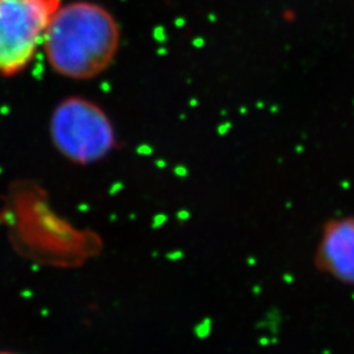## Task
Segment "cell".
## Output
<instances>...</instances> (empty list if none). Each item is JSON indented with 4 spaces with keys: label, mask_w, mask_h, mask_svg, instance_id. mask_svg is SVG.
Here are the masks:
<instances>
[{
    "label": "cell",
    "mask_w": 354,
    "mask_h": 354,
    "mask_svg": "<svg viewBox=\"0 0 354 354\" xmlns=\"http://www.w3.org/2000/svg\"><path fill=\"white\" fill-rule=\"evenodd\" d=\"M121 30L113 13L93 1L62 4L42 42L46 62L57 75L91 80L113 64Z\"/></svg>",
    "instance_id": "6da1fadb"
},
{
    "label": "cell",
    "mask_w": 354,
    "mask_h": 354,
    "mask_svg": "<svg viewBox=\"0 0 354 354\" xmlns=\"http://www.w3.org/2000/svg\"><path fill=\"white\" fill-rule=\"evenodd\" d=\"M49 136L55 150L77 165L97 163L117 146L109 115L99 104L82 96L66 97L55 105Z\"/></svg>",
    "instance_id": "7a4b0ae2"
},
{
    "label": "cell",
    "mask_w": 354,
    "mask_h": 354,
    "mask_svg": "<svg viewBox=\"0 0 354 354\" xmlns=\"http://www.w3.org/2000/svg\"><path fill=\"white\" fill-rule=\"evenodd\" d=\"M62 0H0V76L26 71Z\"/></svg>",
    "instance_id": "3957f363"
},
{
    "label": "cell",
    "mask_w": 354,
    "mask_h": 354,
    "mask_svg": "<svg viewBox=\"0 0 354 354\" xmlns=\"http://www.w3.org/2000/svg\"><path fill=\"white\" fill-rule=\"evenodd\" d=\"M315 266L342 283L354 285V215L335 218L324 225Z\"/></svg>",
    "instance_id": "277c9868"
},
{
    "label": "cell",
    "mask_w": 354,
    "mask_h": 354,
    "mask_svg": "<svg viewBox=\"0 0 354 354\" xmlns=\"http://www.w3.org/2000/svg\"><path fill=\"white\" fill-rule=\"evenodd\" d=\"M0 354H12V353H0Z\"/></svg>",
    "instance_id": "5b68a950"
}]
</instances>
